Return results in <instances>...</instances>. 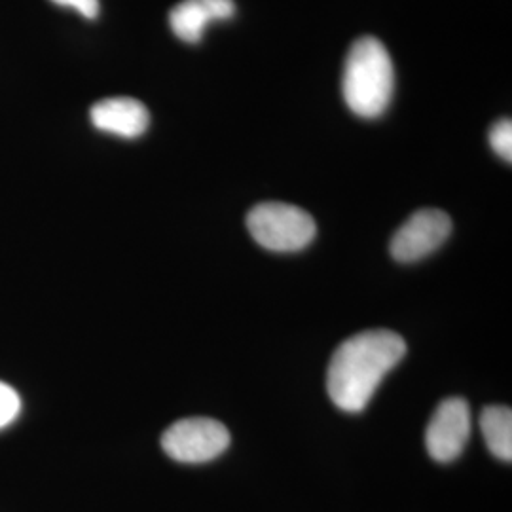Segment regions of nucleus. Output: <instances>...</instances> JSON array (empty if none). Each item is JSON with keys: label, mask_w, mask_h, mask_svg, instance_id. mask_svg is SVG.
Instances as JSON below:
<instances>
[{"label": "nucleus", "mask_w": 512, "mask_h": 512, "mask_svg": "<svg viewBox=\"0 0 512 512\" xmlns=\"http://www.w3.org/2000/svg\"><path fill=\"white\" fill-rule=\"evenodd\" d=\"M406 342L391 330H366L334 351L327 372L332 403L344 412H361L372 401L385 374L403 361Z\"/></svg>", "instance_id": "nucleus-1"}, {"label": "nucleus", "mask_w": 512, "mask_h": 512, "mask_svg": "<svg viewBox=\"0 0 512 512\" xmlns=\"http://www.w3.org/2000/svg\"><path fill=\"white\" fill-rule=\"evenodd\" d=\"M342 92L349 110L361 118H378L387 110L395 92V67L378 38L353 42L344 65Z\"/></svg>", "instance_id": "nucleus-2"}, {"label": "nucleus", "mask_w": 512, "mask_h": 512, "mask_svg": "<svg viewBox=\"0 0 512 512\" xmlns=\"http://www.w3.org/2000/svg\"><path fill=\"white\" fill-rule=\"evenodd\" d=\"M247 228L256 243L274 253H296L310 245L317 226L310 213L289 203L266 202L247 215Z\"/></svg>", "instance_id": "nucleus-3"}, {"label": "nucleus", "mask_w": 512, "mask_h": 512, "mask_svg": "<svg viewBox=\"0 0 512 512\" xmlns=\"http://www.w3.org/2000/svg\"><path fill=\"white\" fill-rule=\"evenodd\" d=\"M230 431L211 418H188L173 423L162 437L165 454L179 463H207L230 446Z\"/></svg>", "instance_id": "nucleus-4"}, {"label": "nucleus", "mask_w": 512, "mask_h": 512, "mask_svg": "<svg viewBox=\"0 0 512 512\" xmlns=\"http://www.w3.org/2000/svg\"><path fill=\"white\" fill-rule=\"evenodd\" d=\"M473 429L471 406L461 397L444 399L435 410L425 431V446L429 456L439 463L458 459L467 446Z\"/></svg>", "instance_id": "nucleus-5"}, {"label": "nucleus", "mask_w": 512, "mask_h": 512, "mask_svg": "<svg viewBox=\"0 0 512 512\" xmlns=\"http://www.w3.org/2000/svg\"><path fill=\"white\" fill-rule=\"evenodd\" d=\"M452 234V220L439 209H420L391 239V255L399 262H418L435 253Z\"/></svg>", "instance_id": "nucleus-6"}, {"label": "nucleus", "mask_w": 512, "mask_h": 512, "mask_svg": "<svg viewBox=\"0 0 512 512\" xmlns=\"http://www.w3.org/2000/svg\"><path fill=\"white\" fill-rule=\"evenodd\" d=\"M90 118L99 131L122 139H137L150 126L147 107L131 97H110L95 103L90 110Z\"/></svg>", "instance_id": "nucleus-7"}, {"label": "nucleus", "mask_w": 512, "mask_h": 512, "mask_svg": "<svg viewBox=\"0 0 512 512\" xmlns=\"http://www.w3.org/2000/svg\"><path fill=\"white\" fill-rule=\"evenodd\" d=\"M234 14V0H183L169 12V25L175 37L196 44L211 21L234 18Z\"/></svg>", "instance_id": "nucleus-8"}, {"label": "nucleus", "mask_w": 512, "mask_h": 512, "mask_svg": "<svg viewBox=\"0 0 512 512\" xmlns=\"http://www.w3.org/2000/svg\"><path fill=\"white\" fill-rule=\"evenodd\" d=\"M488 450L501 461H512V412L509 406H488L480 416Z\"/></svg>", "instance_id": "nucleus-9"}, {"label": "nucleus", "mask_w": 512, "mask_h": 512, "mask_svg": "<svg viewBox=\"0 0 512 512\" xmlns=\"http://www.w3.org/2000/svg\"><path fill=\"white\" fill-rule=\"evenodd\" d=\"M490 145L495 154L503 158L505 162H512V122L509 118H503L495 122L490 129Z\"/></svg>", "instance_id": "nucleus-10"}, {"label": "nucleus", "mask_w": 512, "mask_h": 512, "mask_svg": "<svg viewBox=\"0 0 512 512\" xmlns=\"http://www.w3.org/2000/svg\"><path fill=\"white\" fill-rule=\"evenodd\" d=\"M21 410V401L14 387L0 382V429L16 420Z\"/></svg>", "instance_id": "nucleus-11"}, {"label": "nucleus", "mask_w": 512, "mask_h": 512, "mask_svg": "<svg viewBox=\"0 0 512 512\" xmlns=\"http://www.w3.org/2000/svg\"><path fill=\"white\" fill-rule=\"evenodd\" d=\"M52 2L63 8H73L86 19H95L99 16V0H52Z\"/></svg>", "instance_id": "nucleus-12"}]
</instances>
